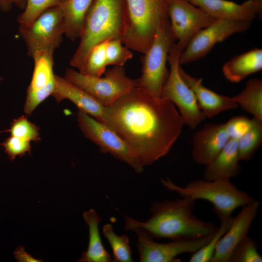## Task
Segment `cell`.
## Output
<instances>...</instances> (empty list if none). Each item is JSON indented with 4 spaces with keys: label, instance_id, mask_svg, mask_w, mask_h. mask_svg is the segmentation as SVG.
<instances>
[{
    "label": "cell",
    "instance_id": "cell-1",
    "mask_svg": "<svg viewBox=\"0 0 262 262\" xmlns=\"http://www.w3.org/2000/svg\"><path fill=\"white\" fill-rule=\"evenodd\" d=\"M106 125L129 145L143 166L166 155L183 122L173 103L135 87L107 107Z\"/></svg>",
    "mask_w": 262,
    "mask_h": 262
},
{
    "label": "cell",
    "instance_id": "cell-2",
    "mask_svg": "<svg viewBox=\"0 0 262 262\" xmlns=\"http://www.w3.org/2000/svg\"><path fill=\"white\" fill-rule=\"evenodd\" d=\"M196 202L189 197L155 201L150 209L151 215L145 222L124 216L125 229L144 232L153 239L171 240L196 239L213 234L218 227L195 215Z\"/></svg>",
    "mask_w": 262,
    "mask_h": 262
},
{
    "label": "cell",
    "instance_id": "cell-3",
    "mask_svg": "<svg viewBox=\"0 0 262 262\" xmlns=\"http://www.w3.org/2000/svg\"><path fill=\"white\" fill-rule=\"evenodd\" d=\"M128 17L126 0H93L87 13L80 42L70 61L81 71L92 48L95 45L124 35Z\"/></svg>",
    "mask_w": 262,
    "mask_h": 262
},
{
    "label": "cell",
    "instance_id": "cell-4",
    "mask_svg": "<svg viewBox=\"0 0 262 262\" xmlns=\"http://www.w3.org/2000/svg\"><path fill=\"white\" fill-rule=\"evenodd\" d=\"M161 182L167 190L181 197L210 202L213 212L221 221L231 216L236 209L255 199L247 193L238 189L229 179H196L183 186L177 185L169 178L161 179Z\"/></svg>",
    "mask_w": 262,
    "mask_h": 262
},
{
    "label": "cell",
    "instance_id": "cell-5",
    "mask_svg": "<svg viewBox=\"0 0 262 262\" xmlns=\"http://www.w3.org/2000/svg\"><path fill=\"white\" fill-rule=\"evenodd\" d=\"M128 17L123 44L144 54L151 45L159 27L168 16L170 0H126Z\"/></svg>",
    "mask_w": 262,
    "mask_h": 262
},
{
    "label": "cell",
    "instance_id": "cell-6",
    "mask_svg": "<svg viewBox=\"0 0 262 262\" xmlns=\"http://www.w3.org/2000/svg\"><path fill=\"white\" fill-rule=\"evenodd\" d=\"M168 17L159 27L155 37L142 58V74L136 79V87L160 98L169 70L166 63L169 50L175 43Z\"/></svg>",
    "mask_w": 262,
    "mask_h": 262
},
{
    "label": "cell",
    "instance_id": "cell-7",
    "mask_svg": "<svg viewBox=\"0 0 262 262\" xmlns=\"http://www.w3.org/2000/svg\"><path fill=\"white\" fill-rule=\"evenodd\" d=\"M104 74L103 77L92 76L67 68L64 78L105 107L112 106L136 87V79L126 75L124 66H114Z\"/></svg>",
    "mask_w": 262,
    "mask_h": 262
},
{
    "label": "cell",
    "instance_id": "cell-8",
    "mask_svg": "<svg viewBox=\"0 0 262 262\" xmlns=\"http://www.w3.org/2000/svg\"><path fill=\"white\" fill-rule=\"evenodd\" d=\"M181 51L174 43L169 51L167 62L170 69L161 94V98L175 104L179 108L184 124L195 128L206 117L200 110L195 94L180 73Z\"/></svg>",
    "mask_w": 262,
    "mask_h": 262
},
{
    "label": "cell",
    "instance_id": "cell-9",
    "mask_svg": "<svg viewBox=\"0 0 262 262\" xmlns=\"http://www.w3.org/2000/svg\"><path fill=\"white\" fill-rule=\"evenodd\" d=\"M18 32L26 44L27 54L32 59L45 51L54 52L64 35L61 5L47 9L29 26H19Z\"/></svg>",
    "mask_w": 262,
    "mask_h": 262
},
{
    "label": "cell",
    "instance_id": "cell-10",
    "mask_svg": "<svg viewBox=\"0 0 262 262\" xmlns=\"http://www.w3.org/2000/svg\"><path fill=\"white\" fill-rule=\"evenodd\" d=\"M78 126L84 136L97 145L103 153H108L123 162L137 173L143 171L144 166L128 143L107 125L86 113L79 110Z\"/></svg>",
    "mask_w": 262,
    "mask_h": 262
},
{
    "label": "cell",
    "instance_id": "cell-11",
    "mask_svg": "<svg viewBox=\"0 0 262 262\" xmlns=\"http://www.w3.org/2000/svg\"><path fill=\"white\" fill-rule=\"evenodd\" d=\"M251 22L215 19L198 31L191 39L180 56V65H186L205 56L217 43L230 35L246 31Z\"/></svg>",
    "mask_w": 262,
    "mask_h": 262
},
{
    "label": "cell",
    "instance_id": "cell-12",
    "mask_svg": "<svg viewBox=\"0 0 262 262\" xmlns=\"http://www.w3.org/2000/svg\"><path fill=\"white\" fill-rule=\"evenodd\" d=\"M167 14L176 44L181 52L198 31L215 19L201 8L184 0H170Z\"/></svg>",
    "mask_w": 262,
    "mask_h": 262
},
{
    "label": "cell",
    "instance_id": "cell-13",
    "mask_svg": "<svg viewBox=\"0 0 262 262\" xmlns=\"http://www.w3.org/2000/svg\"><path fill=\"white\" fill-rule=\"evenodd\" d=\"M138 236L136 246L141 262H179L177 257L181 254L193 253L205 245L213 234L192 240H173L167 243L155 242L153 238L141 231L134 232Z\"/></svg>",
    "mask_w": 262,
    "mask_h": 262
},
{
    "label": "cell",
    "instance_id": "cell-14",
    "mask_svg": "<svg viewBox=\"0 0 262 262\" xmlns=\"http://www.w3.org/2000/svg\"><path fill=\"white\" fill-rule=\"evenodd\" d=\"M53 54V52L45 51L33 58L34 68L24 105V112L27 115H31L55 90Z\"/></svg>",
    "mask_w": 262,
    "mask_h": 262
},
{
    "label": "cell",
    "instance_id": "cell-15",
    "mask_svg": "<svg viewBox=\"0 0 262 262\" xmlns=\"http://www.w3.org/2000/svg\"><path fill=\"white\" fill-rule=\"evenodd\" d=\"M260 202L254 199L242 207L225 233L220 238L210 262H229L236 246L247 235L255 219Z\"/></svg>",
    "mask_w": 262,
    "mask_h": 262
},
{
    "label": "cell",
    "instance_id": "cell-16",
    "mask_svg": "<svg viewBox=\"0 0 262 262\" xmlns=\"http://www.w3.org/2000/svg\"><path fill=\"white\" fill-rule=\"evenodd\" d=\"M230 139L225 124L204 125L193 135L192 155L199 164L207 165L219 153Z\"/></svg>",
    "mask_w": 262,
    "mask_h": 262
},
{
    "label": "cell",
    "instance_id": "cell-17",
    "mask_svg": "<svg viewBox=\"0 0 262 262\" xmlns=\"http://www.w3.org/2000/svg\"><path fill=\"white\" fill-rule=\"evenodd\" d=\"M190 3L215 19L251 22L262 13V0H247L241 4L227 0H193Z\"/></svg>",
    "mask_w": 262,
    "mask_h": 262
},
{
    "label": "cell",
    "instance_id": "cell-18",
    "mask_svg": "<svg viewBox=\"0 0 262 262\" xmlns=\"http://www.w3.org/2000/svg\"><path fill=\"white\" fill-rule=\"evenodd\" d=\"M56 86L53 93L55 100L60 102L68 99L79 109L106 124L107 107H103L85 91L64 77L55 76Z\"/></svg>",
    "mask_w": 262,
    "mask_h": 262
},
{
    "label": "cell",
    "instance_id": "cell-19",
    "mask_svg": "<svg viewBox=\"0 0 262 262\" xmlns=\"http://www.w3.org/2000/svg\"><path fill=\"white\" fill-rule=\"evenodd\" d=\"M180 73L194 92L198 107L206 118L212 117L223 111L238 107L232 97L217 94L207 88L203 85L201 79L192 76L180 66Z\"/></svg>",
    "mask_w": 262,
    "mask_h": 262
},
{
    "label": "cell",
    "instance_id": "cell-20",
    "mask_svg": "<svg viewBox=\"0 0 262 262\" xmlns=\"http://www.w3.org/2000/svg\"><path fill=\"white\" fill-rule=\"evenodd\" d=\"M238 143V139H229L217 156L206 165L203 179L208 180H230L240 172Z\"/></svg>",
    "mask_w": 262,
    "mask_h": 262
},
{
    "label": "cell",
    "instance_id": "cell-21",
    "mask_svg": "<svg viewBox=\"0 0 262 262\" xmlns=\"http://www.w3.org/2000/svg\"><path fill=\"white\" fill-rule=\"evenodd\" d=\"M83 218L88 227L89 243L87 249L82 252L79 262H113L106 250L100 235L98 225L102 218L93 209L85 211Z\"/></svg>",
    "mask_w": 262,
    "mask_h": 262
},
{
    "label": "cell",
    "instance_id": "cell-22",
    "mask_svg": "<svg viewBox=\"0 0 262 262\" xmlns=\"http://www.w3.org/2000/svg\"><path fill=\"white\" fill-rule=\"evenodd\" d=\"M262 69V49H254L234 57L223 66L224 76L229 81L238 82Z\"/></svg>",
    "mask_w": 262,
    "mask_h": 262
},
{
    "label": "cell",
    "instance_id": "cell-23",
    "mask_svg": "<svg viewBox=\"0 0 262 262\" xmlns=\"http://www.w3.org/2000/svg\"><path fill=\"white\" fill-rule=\"evenodd\" d=\"M93 0H63L64 34L74 41L80 38L87 13Z\"/></svg>",
    "mask_w": 262,
    "mask_h": 262
},
{
    "label": "cell",
    "instance_id": "cell-24",
    "mask_svg": "<svg viewBox=\"0 0 262 262\" xmlns=\"http://www.w3.org/2000/svg\"><path fill=\"white\" fill-rule=\"evenodd\" d=\"M238 106L262 121V81L258 78L248 80L245 88L232 97Z\"/></svg>",
    "mask_w": 262,
    "mask_h": 262
},
{
    "label": "cell",
    "instance_id": "cell-25",
    "mask_svg": "<svg viewBox=\"0 0 262 262\" xmlns=\"http://www.w3.org/2000/svg\"><path fill=\"white\" fill-rule=\"evenodd\" d=\"M262 142V121L252 118L249 131L238 140V148L240 161L251 159Z\"/></svg>",
    "mask_w": 262,
    "mask_h": 262
},
{
    "label": "cell",
    "instance_id": "cell-26",
    "mask_svg": "<svg viewBox=\"0 0 262 262\" xmlns=\"http://www.w3.org/2000/svg\"><path fill=\"white\" fill-rule=\"evenodd\" d=\"M102 232L111 247L113 262H133L130 240L127 235H117L114 230L113 225L110 223L103 226Z\"/></svg>",
    "mask_w": 262,
    "mask_h": 262
},
{
    "label": "cell",
    "instance_id": "cell-27",
    "mask_svg": "<svg viewBox=\"0 0 262 262\" xmlns=\"http://www.w3.org/2000/svg\"><path fill=\"white\" fill-rule=\"evenodd\" d=\"M106 42L94 46L89 51L80 72L96 77L101 76L108 66L106 53Z\"/></svg>",
    "mask_w": 262,
    "mask_h": 262
},
{
    "label": "cell",
    "instance_id": "cell-28",
    "mask_svg": "<svg viewBox=\"0 0 262 262\" xmlns=\"http://www.w3.org/2000/svg\"><path fill=\"white\" fill-rule=\"evenodd\" d=\"M233 217L230 216L221 221L220 225L213 234L210 240L203 246L193 253L190 262H210L218 242L229 227Z\"/></svg>",
    "mask_w": 262,
    "mask_h": 262
},
{
    "label": "cell",
    "instance_id": "cell-29",
    "mask_svg": "<svg viewBox=\"0 0 262 262\" xmlns=\"http://www.w3.org/2000/svg\"><path fill=\"white\" fill-rule=\"evenodd\" d=\"M63 0H27L25 9L17 16L19 26L27 27L47 9L59 5Z\"/></svg>",
    "mask_w": 262,
    "mask_h": 262
},
{
    "label": "cell",
    "instance_id": "cell-30",
    "mask_svg": "<svg viewBox=\"0 0 262 262\" xmlns=\"http://www.w3.org/2000/svg\"><path fill=\"white\" fill-rule=\"evenodd\" d=\"M258 244L251 236L247 235L235 247L229 262H262Z\"/></svg>",
    "mask_w": 262,
    "mask_h": 262
},
{
    "label": "cell",
    "instance_id": "cell-31",
    "mask_svg": "<svg viewBox=\"0 0 262 262\" xmlns=\"http://www.w3.org/2000/svg\"><path fill=\"white\" fill-rule=\"evenodd\" d=\"M5 131L9 132L10 135L30 142H38L41 140L39 128L29 121L26 115H23L14 119L9 128Z\"/></svg>",
    "mask_w": 262,
    "mask_h": 262
},
{
    "label": "cell",
    "instance_id": "cell-32",
    "mask_svg": "<svg viewBox=\"0 0 262 262\" xmlns=\"http://www.w3.org/2000/svg\"><path fill=\"white\" fill-rule=\"evenodd\" d=\"M105 53L108 66H124L132 59L133 54L121 39H113L106 42Z\"/></svg>",
    "mask_w": 262,
    "mask_h": 262
},
{
    "label": "cell",
    "instance_id": "cell-33",
    "mask_svg": "<svg viewBox=\"0 0 262 262\" xmlns=\"http://www.w3.org/2000/svg\"><path fill=\"white\" fill-rule=\"evenodd\" d=\"M30 141L10 135L0 145L10 161H14L17 156L21 157L31 153V145Z\"/></svg>",
    "mask_w": 262,
    "mask_h": 262
},
{
    "label": "cell",
    "instance_id": "cell-34",
    "mask_svg": "<svg viewBox=\"0 0 262 262\" xmlns=\"http://www.w3.org/2000/svg\"><path fill=\"white\" fill-rule=\"evenodd\" d=\"M252 125V119L243 115L234 117L225 123L229 138L238 140L249 131Z\"/></svg>",
    "mask_w": 262,
    "mask_h": 262
},
{
    "label": "cell",
    "instance_id": "cell-35",
    "mask_svg": "<svg viewBox=\"0 0 262 262\" xmlns=\"http://www.w3.org/2000/svg\"><path fill=\"white\" fill-rule=\"evenodd\" d=\"M27 0H0V10L7 13L10 11L13 6L24 10L26 7Z\"/></svg>",
    "mask_w": 262,
    "mask_h": 262
},
{
    "label": "cell",
    "instance_id": "cell-36",
    "mask_svg": "<svg viewBox=\"0 0 262 262\" xmlns=\"http://www.w3.org/2000/svg\"><path fill=\"white\" fill-rule=\"evenodd\" d=\"M14 257L19 262H40L41 260L34 258L26 252L23 246L17 247L14 252Z\"/></svg>",
    "mask_w": 262,
    "mask_h": 262
},
{
    "label": "cell",
    "instance_id": "cell-37",
    "mask_svg": "<svg viewBox=\"0 0 262 262\" xmlns=\"http://www.w3.org/2000/svg\"><path fill=\"white\" fill-rule=\"evenodd\" d=\"M3 80V77L0 76V83Z\"/></svg>",
    "mask_w": 262,
    "mask_h": 262
},
{
    "label": "cell",
    "instance_id": "cell-38",
    "mask_svg": "<svg viewBox=\"0 0 262 262\" xmlns=\"http://www.w3.org/2000/svg\"><path fill=\"white\" fill-rule=\"evenodd\" d=\"M184 0L191 2L193 0Z\"/></svg>",
    "mask_w": 262,
    "mask_h": 262
}]
</instances>
